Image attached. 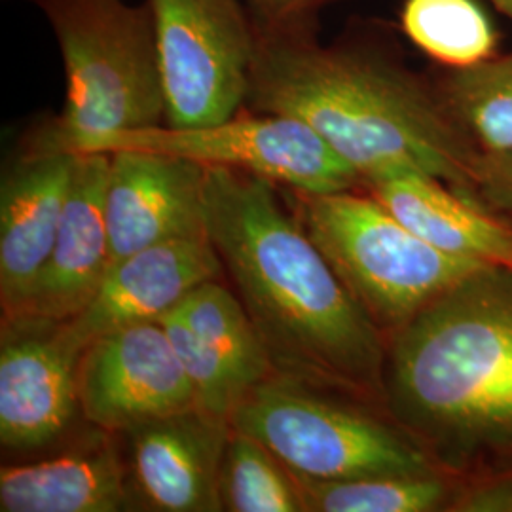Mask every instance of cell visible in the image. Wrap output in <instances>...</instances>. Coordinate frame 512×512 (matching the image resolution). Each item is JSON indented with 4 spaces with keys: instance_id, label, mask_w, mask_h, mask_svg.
Instances as JSON below:
<instances>
[{
    "instance_id": "obj_1",
    "label": "cell",
    "mask_w": 512,
    "mask_h": 512,
    "mask_svg": "<svg viewBox=\"0 0 512 512\" xmlns=\"http://www.w3.org/2000/svg\"><path fill=\"white\" fill-rule=\"evenodd\" d=\"M207 236L277 374L384 401L387 338L349 294L275 183L207 167Z\"/></svg>"
},
{
    "instance_id": "obj_2",
    "label": "cell",
    "mask_w": 512,
    "mask_h": 512,
    "mask_svg": "<svg viewBox=\"0 0 512 512\" xmlns=\"http://www.w3.org/2000/svg\"><path fill=\"white\" fill-rule=\"evenodd\" d=\"M247 103L310 126L363 184L418 171L475 202L482 154L439 88L397 65L319 46L300 29L258 31Z\"/></svg>"
},
{
    "instance_id": "obj_3",
    "label": "cell",
    "mask_w": 512,
    "mask_h": 512,
    "mask_svg": "<svg viewBox=\"0 0 512 512\" xmlns=\"http://www.w3.org/2000/svg\"><path fill=\"white\" fill-rule=\"evenodd\" d=\"M384 403L456 480L512 471V268L482 266L387 340Z\"/></svg>"
},
{
    "instance_id": "obj_4",
    "label": "cell",
    "mask_w": 512,
    "mask_h": 512,
    "mask_svg": "<svg viewBox=\"0 0 512 512\" xmlns=\"http://www.w3.org/2000/svg\"><path fill=\"white\" fill-rule=\"evenodd\" d=\"M52 25L67 76L63 112L29 150L76 152L110 133L165 124L150 6L126 0H35Z\"/></svg>"
},
{
    "instance_id": "obj_5",
    "label": "cell",
    "mask_w": 512,
    "mask_h": 512,
    "mask_svg": "<svg viewBox=\"0 0 512 512\" xmlns=\"http://www.w3.org/2000/svg\"><path fill=\"white\" fill-rule=\"evenodd\" d=\"M296 217L385 338L482 266L429 245L374 196L293 190Z\"/></svg>"
},
{
    "instance_id": "obj_6",
    "label": "cell",
    "mask_w": 512,
    "mask_h": 512,
    "mask_svg": "<svg viewBox=\"0 0 512 512\" xmlns=\"http://www.w3.org/2000/svg\"><path fill=\"white\" fill-rule=\"evenodd\" d=\"M321 393L274 374L241 399L230 425L264 444L293 475L315 480L442 473L397 423Z\"/></svg>"
},
{
    "instance_id": "obj_7",
    "label": "cell",
    "mask_w": 512,
    "mask_h": 512,
    "mask_svg": "<svg viewBox=\"0 0 512 512\" xmlns=\"http://www.w3.org/2000/svg\"><path fill=\"white\" fill-rule=\"evenodd\" d=\"M118 150L158 152L205 167L236 169L304 194L342 192L363 184L359 173L310 126L272 112H238L224 122L194 128L160 124L110 133L74 154Z\"/></svg>"
},
{
    "instance_id": "obj_8",
    "label": "cell",
    "mask_w": 512,
    "mask_h": 512,
    "mask_svg": "<svg viewBox=\"0 0 512 512\" xmlns=\"http://www.w3.org/2000/svg\"><path fill=\"white\" fill-rule=\"evenodd\" d=\"M164 80L165 124L224 122L247 103L256 31L239 0H147Z\"/></svg>"
},
{
    "instance_id": "obj_9",
    "label": "cell",
    "mask_w": 512,
    "mask_h": 512,
    "mask_svg": "<svg viewBox=\"0 0 512 512\" xmlns=\"http://www.w3.org/2000/svg\"><path fill=\"white\" fill-rule=\"evenodd\" d=\"M80 414L110 433L196 406L194 389L160 321L110 330L92 340L78 365Z\"/></svg>"
},
{
    "instance_id": "obj_10",
    "label": "cell",
    "mask_w": 512,
    "mask_h": 512,
    "mask_svg": "<svg viewBox=\"0 0 512 512\" xmlns=\"http://www.w3.org/2000/svg\"><path fill=\"white\" fill-rule=\"evenodd\" d=\"M84 348L65 321L4 317L0 342V440L37 450L59 439L80 412L78 365Z\"/></svg>"
},
{
    "instance_id": "obj_11",
    "label": "cell",
    "mask_w": 512,
    "mask_h": 512,
    "mask_svg": "<svg viewBox=\"0 0 512 512\" xmlns=\"http://www.w3.org/2000/svg\"><path fill=\"white\" fill-rule=\"evenodd\" d=\"M205 165L145 150L110 152V264L150 245L207 236Z\"/></svg>"
},
{
    "instance_id": "obj_12",
    "label": "cell",
    "mask_w": 512,
    "mask_h": 512,
    "mask_svg": "<svg viewBox=\"0 0 512 512\" xmlns=\"http://www.w3.org/2000/svg\"><path fill=\"white\" fill-rule=\"evenodd\" d=\"M126 435L131 444V478L150 509L224 511L220 469L232 435L228 418L192 406L143 423Z\"/></svg>"
},
{
    "instance_id": "obj_13",
    "label": "cell",
    "mask_w": 512,
    "mask_h": 512,
    "mask_svg": "<svg viewBox=\"0 0 512 512\" xmlns=\"http://www.w3.org/2000/svg\"><path fill=\"white\" fill-rule=\"evenodd\" d=\"M222 272L224 266L209 236L150 245L110 264L92 302L65 325L86 349L110 330L160 321L196 287Z\"/></svg>"
},
{
    "instance_id": "obj_14",
    "label": "cell",
    "mask_w": 512,
    "mask_h": 512,
    "mask_svg": "<svg viewBox=\"0 0 512 512\" xmlns=\"http://www.w3.org/2000/svg\"><path fill=\"white\" fill-rule=\"evenodd\" d=\"M73 152L27 150L0 188V300L18 315L52 251L73 183Z\"/></svg>"
},
{
    "instance_id": "obj_15",
    "label": "cell",
    "mask_w": 512,
    "mask_h": 512,
    "mask_svg": "<svg viewBox=\"0 0 512 512\" xmlns=\"http://www.w3.org/2000/svg\"><path fill=\"white\" fill-rule=\"evenodd\" d=\"M110 154L80 152L54 251L18 315L69 321L99 291L110 268L105 215Z\"/></svg>"
},
{
    "instance_id": "obj_16",
    "label": "cell",
    "mask_w": 512,
    "mask_h": 512,
    "mask_svg": "<svg viewBox=\"0 0 512 512\" xmlns=\"http://www.w3.org/2000/svg\"><path fill=\"white\" fill-rule=\"evenodd\" d=\"M368 186L385 209L446 255L512 268V222L425 173L404 171Z\"/></svg>"
},
{
    "instance_id": "obj_17",
    "label": "cell",
    "mask_w": 512,
    "mask_h": 512,
    "mask_svg": "<svg viewBox=\"0 0 512 512\" xmlns=\"http://www.w3.org/2000/svg\"><path fill=\"white\" fill-rule=\"evenodd\" d=\"M128 505V467L109 440L0 471L2 512H118Z\"/></svg>"
},
{
    "instance_id": "obj_18",
    "label": "cell",
    "mask_w": 512,
    "mask_h": 512,
    "mask_svg": "<svg viewBox=\"0 0 512 512\" xmlns=\"http://www.w3.org/2000/svg\"><path fill=\"white\" fill-rule=\"evenodd\" d=\"M306 512L448 511L456 478L431 475H378L315 480L293 475Z\"/></svg>"
},
{
    "instance_id": "obj_19",
    "label": "cell",
    "mask_w": 512,
    "mask_h": 512,
    "mask_svg": "<svg viewBox=\"0 0 512 512\" xmlns=\"http://www.w3.org/2000/svg\"><path fill=\"white\" fill-rule=\"evenodd\" d=\"M437 88L480 154L512 150V52L448 69Z\"/></svg>"
},
{
    "instance_id": "obj_20",
    "label": "cell",
    "mask_w": 512,
    "mask_h": 512,
    "mask_svg": "<svg viewBox=\"0 0 512 512\" xmlns=\"http://www.w3.org/2000/svg\"><path fill=\"white\" fill-rule=\"evenodd\" d=\"M177 311L203 342L232 366L249 391L277 374L251 315L238 296L217 279L196 287Z\"/></svg>"
},
{
    "instance_id": "obj_21",
    "label": "cell",
    "mask_w": 512,
    "mask_h": 512,
    "mask_svg": "<svg viewBox=\"0 0 512 512\" xmlns=\"http://www.w3.org/2000/svg\"><path fill=\"white\" fill-rule=\"evenodd\" d=\"M401 25L446 69H467L497 55V33L475 0H406Z\"/></svg>"
},
{
    "instance_id": "obj_22",
    "label": "cell",
    "mask_w": 512,
    "mask_h": 512,
    "mask_svg": "<svg viewBox=\"0 0 512 512\" xmlns=\"http://www.w3.org/2000/svg\"><path fill=\"white\" fill-rule=\"evenodd\" d=\"M224 511L306 512L293 473L258 440L232 429L220 469Z\"/></svg>"
},
{
    "instance_id": "obj_23",
    "label": "cell",
    "mask_w": 512,
    "mask_h": 512,
    "mask_svg": "<svg viewBox=\"0 0 512 512\" xmlns=\"http://www.w3.org/2000/svg\"><path fill=\"white\" fill-rule=\"evenodd\" d=\"M160 323L164 325L184 374L194 389L196 406L230 420L236 406L249 393V387L239 380L232 366L215 349L203 342L179 311L167 313Z\"/></svg>"
},
{
    "instance_id": "obj_24",
    "label": "cell",
    "mask_w": 512,
    "mask_h": 512,
    "mask_svg": "<svg viewBox=\"0 0 512 512\" xmlns=\"http://www.w3.org/2000/svg\"><path fill=\"white\" fill-rule=\"evenodd\" d=\"M475 202L495 217L512 222V150L480 156Z\"/></svg>"
},
{
    "instance_id": "obj_25",
    "label": "cell",
    "mask_w": 512,
    "mask_h": 512,
    "mask_svg": "<svg viewBox=\"0 0 512 512\" xmlns=\"http://www.w3.org/2000/svg\"><path fill=\"white\" fill-rule=\"evenodd\" d=\"M452 512H512V471L458 480Z\"/></svg>"
},
{
    "instance_id": "obj_26",
    "label": "cell",
    "mask_w": 512,
    "mask_h": 512,
    "mask_svg": "<svg viewBox=\"0 0 512 512\" xmlns=\"http://www.w3.org/2000/svg\"><path fill=\"white\" fill-rule=\"evenodd\" d=\"M323 0H249L262 31H293L300 29L302 19L313 12Z\"/></svg>"
},
{
    "instance_id": "obj_27",
    "label": "cell",
    "mask_w": 512,
    "mask_h": 512,
    "mask_svg": "<svg viewBox=\"0 0 512 512\" xmlns=\"http://www.w3.org/2000/svg\"><path fill=\"white\" fill-rule=\"evenodd\" d=\"M495 6H497V10L505 16V18H509L512 21V0H492Z\"/></svg>"
}]
</instances>
